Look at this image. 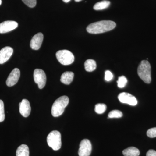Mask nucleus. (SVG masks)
Here are the masks:
<instances>
[{
  "mask_svg": "<svg viewBox=\"0 0 156 156\" xmlns=\"http://www.w3.org/2000/svg\"><path fill=\"white\" fill-rule=\"evenodd\" d=\"M116 23L112 20H101L89 24L87 28V32L92 34H98L106 32L114 29Z\"/></svg>",
  "mask_w": 156,
  "mask_h": 156,
  "instance_id": "f257e3e1",
  "label": "nucleus"
},
{
  "mask_svg": "<svg viewBox=\"0 0 156 156\" xmlns=\"http://www.w3.org/2000/svg\"><path fill=\"white\" fill-rule=\"evenodd\" d=\"M69 102V99L67 96L64 95L57 98L52 105L51 109L52 115L57 117L62 115Z\"/></svg>",
  "mask_w": 156,
  "mask_h": 156,
  "instance_id": "f03ea898",
  "label": "nucleus"
},
{
  "mask_svg": "<svg viewBox=\"0 0 156 156\" xmlns=\"http://www.w3.org/2000/svg\"><path fill=\"white\" fill-rule=\"evenodd\" d=\"M137 74L139 77L146 83L149 84L151 81V66L147 60H143L137 68Z\"/></svg>",
  "mask_w": 156,
  "mask_h": 156,
  "instance_id": "7ed1b4c3",
  "label": "nucleus"
},
{
  "mask_svg": "<svg viewBox=\"0 0 156 156\" xmlns=\"http://www.w3.org/2000/svg\"><path fill=\"white\" fill-rule=\"evenodd\" d=\"M47 142L50 147L54 151L60 149L62 146L61 135L60 132L57 131H53L50 132L47 136Z\"/></svg>",
  "mask_w": 156,
  "mask_h": 156,
  "instance_id": "20e7f679",
  "label": "nucleus"
},
{
  "mask_svg": "<svg viewBox=\"0 0 156 156\" xmlns=\"http://www.w3.org/2000/svg\"><path fill=\"white\" fill-rule=\"evenodd\" d=\"M56 57L58 61L63 65H69L74 61V56L70 51L64 50H59L56 53Z\"/></svg>",
  "mask_w": 156,
  "mask_h": 156,
  "instance_id": "39448f33",
  "label": "nucleus"
},
{
  "mask_svg": "<svg viewBox=\"0 0 156 156\" xmlns=\"http://www.w3.org/2000/svg\"><path fill=\"white\" fill-rule=\"evenodd\" d=\"M34 80L37 84L38 88L42 89L44 87L47 81L46 74L42 69H37L34 71Z\"/></svg>",
  "mask_w": 156,
  "mask_h": 156,
  "instance_id": "423d86ee",
  "label": "nucleus"
},
{
  "mask_svg": "<svg viewBox=\"0 0 156 156\" xmlns=\"http://www.w3.org/2000/svg\"><path fill=\"white\" fill-rule=\"evenodd\" d=\"M92 146L89 140L85 139L81 141L78 151L79 156H89L91 154Z\"/></svg>",
  "mask_w": 156,
  "mask_h": 156,
  "instance_id": "0eeeda50",
  "label": "nucleus"
},
{
  "mask_svg": "<svg viewBox=\"0 0 156 156\" xmlns=\"http://www.w3.org/2000/svg\"><path fill=\"white\" fill-rule=\"evenodd\" d=\"M118 98L122 103L127 104L132 106H135L137 103L136 98L133 95L126 92H122L119 94Z\"/></svg>",
  "mask_w": 156,
  "mask_h": 156,
  "instance_id": "6e6552de",
  "label": "nucleus"
},
{
  "mask_svg": "<svg viewBox=\"0 0 156 156\" xmlns=\"http://www.w3.org/2000/svg\"><path fill=\"white\" fill-rule=\"evenodd\" d=\"M18 27V23L16 21H4L0 23V33L4 34L17 28Z\"/></svg>",
  "mask_w": 156,
  "mask_h": 156,
  "instance_id": "1a4fd4ad",
  "label": "nucleus"
},
{
  "mask_svg": "<svg viewBox=\"0 0 156 156\" xmlns=\"http://www.w3.org/2000/svg\"><path fill=\"white\" fill-rule=\"evenodd\" d=\"M20 77V71L18 68L14 69L10 73L6 80V84L9 87H12L17 83Z\"/></svg>",
  "mask_w": 156,
  "mask_h": 156,
  "instance_id": "9d476101",
  "label": "nucleus"
},
{
  "mask_svg": "<svg viewBox=\"0 0 156 156\" xmlns=\"http://www.w3.org/2000/svg\"><path fill=\"white\" fill-rule=\"evenodd\" d=\"M44 40V35L41 33L35 35L30 41V47L34 50H38L41 48Z\"/></svg>",
  "mask_w": 156,
  "mask_h": 156,
  "instance_id": "9b49d317",
  "label": "nucleus"
},
{
  "mask_svg": "<svg viewBox=\"0 0 156 156\" xmlns=\"http://www.w3.org/2000/svg\"><path fill=\"white\" fill-rule=\"evenodd\" d=\"M19 111L20 113L23 116L27 118L29 116L30 113L31 107L28 100L23 99L22 101L19 103Z\"/></svg>",
  "mask_w": 156,
  "mask_h": 156,
  "instance_id": "f8f14e48",
  "label": "nucleus"
},
{
  "mask_svg": "<svg viewBox=\"0 0 156 156\" xmlns=\"http://www.w3.org/2000/svg\"><path fill=\"white\" fill-rule=\"evenodd\" d=\"M13 53V49L10 47H6L0 50V64H3L9 60Z\"/></svg>",
  "mask_w": 156,
  "mask_h": 156,
  "instance_id": "ddd939ff",
  "label": "nucleus"
},
{
  "mask_svg": "<svg viewBox=\"0 0 156 156\" xmlns=\"http://www.w3.org/2000/svg\"><path fill=\"white\" fill-rule=\"evenodd\" d=\"M73 73L72 72H66L62 75L60 81L66 85H69L73 82L74 78Z\"/></svg>",
  "mask_w": 156,
  "mask_h": 156,
  "instance_id": "4468645a",
  "label": "nucleus"
},
{
  "mask_svg": "<svg viewBox=\"0 0 156 156\" xmlns=\"http://www.w3.org/2000/svg\"><path fill=\"white\" fill-rule=\"evenodd\" d=\"M122 153L125 156H139L140 152L137 148L131 147L123 150Z\"/></svg>",
  "mask_w": 156,
  "mask_h": 156,
  "instance_id": "2eb2a0df",
  "label": "nucleus"
},
{
  "mask_svg": "<svg viewBox=\"0 0 156 156\" xmlns=\"http://www.w3.org/2000/svg\"><path fill=\"white\" fill-rule=\"evenodd\" d=\"M29 149L25 144H22L17 148L16 156H29Z\"/></svg>",
  "mask_w": 156,
  "mask_h": 156,
  "instance_id": "dca6fc26",
  "label": "nucleus"
},
{
  "mask_svg": "<svg viewBox=\"0 0 156 156\" xmlns=\"http://www.w3.org/2000/svg\"><path fill=\"white\" fill-rule=\"evenodd\" d=\"M84 66L86 70L89 72H91L95 70L97 67L96 62L92 59H87V61L85 62Z\"/></svg>",
  "mask_w": 156,
  "mask_h": 156,
  "instance_id": "f3484780",
  "label": "nucleus"
},
{
  "mask_svg": "<svg viewBox=\"0 0 156 156\" xmlns=\"http://www.w3.org/2000/svg\"><path fill=\"white\" fill-rule=\"evenodd\" d=\"M110 5V2L109 1L104 0L96 3L93 7V9L96 11L102 10L108 8Z\"/></svg>",
  "mask_w": 156,
  "mask_h": 156,
  "instance_id": "a211bd4d",
  "label": "nucleus"
},
{
  "mask_svg": "<svg viewBox=\"0 0 156 156\" xmlns=\"http://www.w3.org/2000/svg\"><path fill=\"white\" fill-rule=\"evenodd\" d=\"M107 106L105 104H97L95 105V112L98 114H102L106 111Z\"/></svg>",
  "mask_w": 156,
  "mask_h": 156,
  "instance_id": "6ab92c4d",
  "label": "nucleus"
},
{
  "mask_svg": "<svg viewBox=\"0 0 156 156\" xmlns=\"http://www.w3.org/2000/svg\"><path fill=\"white\" fill-rule=\"evenodd\" d=\"M117 82L118 87L120 88H123L126 86L128 83V80L125 76H121L119 77Z\"/></svg>",
  "mask_w": 156,
  "mask_h": 156,
  "instance_id": "aec40b11",
  "label": "nucleus"
},
{
  "mask_svg": "<svg viewBox=\"0 0 156 156\" xmlns=\"http://www.w3.org/2000/svg\"><path fill=\"white\" fill-rule=\"evenodd\" d=\"M122 112L118 110L112 111L108 115L109 118H120L122 117Z\"/></svg>",
  "mask_w": 156,
  "mask_h": 156,
  "instance_id": "412c9836",
  "label": "nucleus"
},
{
  "mask_svg": "<svg viewBox=\"0 0 156 156\" xmlns=\"http://www.w3.org/2000/svg\"><path fill=\"white\" fill-rule=\"evenodd\" d=\"M5 119V110L4 102L0 100V122H3Z\"/></svg>",
  "mask_w": 156,
  "mask_h": 156,
  "instance_id": "4be33fe9",
  "label": "nucleus"
},
{
  "mask_svg": "<svg viewBox=\"0 0 156 156\" xmlns=\"http://www.w3.org/2000/svg\"><path fill=\"white\" fill-rule=\"evenodd\" d=\"M23 2L30 8H34L36 5L37 0H22Z\"/></svg>",
  "mask_w": 156,
  "mask_h": 156,
  "instance_id": "5701e85b",
  "label": "nucleus"
},
{
  "mask_svg": "<svg viewBox=\"0 0 156 156\" xmlns=\"http://www.w3.org/2000/svg\"><path fill=\"white\" fill-rule=\"evenodd\" d=\"M147 134L148 137L150 138H154L156 137V127L149 129L147 132Z\"/></svg>",
  "mask_w": 156,
  "mask_h": 156,
  "instance_id": "b1692460",
  "label": "nucleus"
},
{
  "mask_svg": "<svg viewBox=\"0 0 156 156\" xmlns=\"http://www.w3.org/2000/svg\"><path fill=\"white\" fill-rule=\"evenodd\" d=\"M113 77V76L112 73L110 71L106 70L105 72V80L107 81L111 80L112 79Z\"/></svg>",
  "mask_w": 156,
  "mask_h": 156,
  "instance_id": "393cba45",
  "label": "nucleus"
},
{
  "mask_svg": "<svg viewBox=\"0 0 156 156\" xmlns=\"http://www.w3.org/2000/svg\"><path fill=\"white\" fill-rule=\"evenodd\" d=\"M146 156H156V151L154 150H150L147 153Z\"/></svg>",
  "mask_w": 156,
  "mask_h": 156,
  "instance_id": "a878e982",
  "label": "nucleus"
},
{
  "mask_svg": "<svg viewBox=\"0 0 156 156\" xmlns=\"http://www.w3.org/2000/svg\"><path fill=\"white\" fill-rule=\"evenodd\" d=\"M62 1H63V2H64L68 3L70 2L71 0H62Z\"/></svg>",
  "mask_w": 156,
  "mask_h": 156,
  "instance_id": "bb28decb",
  "label": "nucleus"
},
{
  "mask_svg": "<svg viewBox=\"0 0 156 156\" xmlns=\"http://www.w3.org/2000/svg\"><path fill=\"white\" fill-rule=\"evenodd\" d=\"M82 1V0H75V1L76 2H80Z\"/></svg>",
  "mask_w": 156,
  "mask_h": 156,
  "instance_id": "cd10ccee",
  "label": "nucleus"
},
{
  "mask_svg": "<svg viewBox=\"0 0 156 156\" xmlns=\"http://www.w3.org/2000/svg\"><path fill=\"white\" fill-rule=\"evenodd\" d=\"M2 0H0V5H1V4H2Z\"/></svg>",
  "mask_w": 156,
  "mask_h": 156,
  "instance_id": "c85d7f7f",
  "label": "nucleus"
}]
</instances>
